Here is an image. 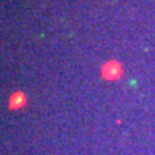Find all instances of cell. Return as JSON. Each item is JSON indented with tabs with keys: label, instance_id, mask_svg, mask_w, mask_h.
I'll use <instances>...</instances> for the list:
<instances>
[{
	"label": "cell",
	"instance_id": "obj_1",
	"mask_svg": "<svg viewBox=\"0 0 155 155\" xmlns=\"http://www.w3.org/2000/svg\"><path fill=\"white\" fill-rule=\"evenodd\" d=\"M101 75L105 80H118L123 75V66L120 62L111 60L102 66Z\"/></svg>",
	"mask_w": 155,
	"mask_h": 155
},
{
	"label": "cell",
	"instance_id": "obj_2",
	"mask_svg": "<svg viewBox=\"0 0 155 155\" xmlns=\"http://www.w3.org/2000/svg\"><path fill=\"white\" fill-rule=\"evenodd\" d=\"M25 102H26V97L23 96L21 92H17V93H14L11 98V107L12 109H19L25 105Z\"/></svg>",
	"mask_w": 155,
	"mask_h": 155
}]
</instances>
